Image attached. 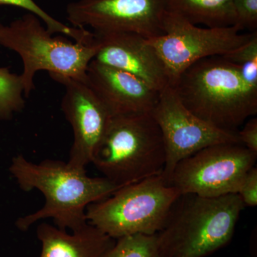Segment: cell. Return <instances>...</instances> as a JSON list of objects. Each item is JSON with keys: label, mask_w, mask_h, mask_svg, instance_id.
Listing matches in <instances>:
<instances>
[{"label": "cell", "mask_w": 257, "mask_h": 257, "mask_svg": "<svg viewBox=\"0 0 257 257\" xmlns=\"http://www.w3.org/2000/svg\"><path fill=\"white\" fill-rule=\"evenodd\" d=\"M191 112L216 128H237L257 114V89L243 80L238 66L223 56L198 61L171 86Z\"/></svg>", "instance_id": "obj_2"}, {"label": "cell", "mask_w": 257, "mask_h": 257, "mask_svg": "<svg viewBox=\"0 0 257 257\" xmlns=\"http://www.w3.org/2000/svg\"><path fill=\"white\" fill-rule=\"evenodd\" d=\"M94 35L96 62L133 74L159 92L170 86L165 64L147 39L131 32Z\"/></svg>", "instance_id": "obj_12"}, {"label": "cell", "mask_w": 257, "mask_h": 257, "mask_svg": "<svg viewBox=\"0 0 257 257\" xmlns=\"http://www.w3.org/2000/svg\"><path fill=\"white\" fill-rule=\"evenodd\" d=\"M167 10L208 28H226L237 23L233 0H167Z\"/></svg>", "instance_id": "obj_15"}, {"label": "cell", "mask_w": 257, "mask_h": 257, "mask_svg": "<svg viewBox=\"0 0 257 257\" xmlns=\"http://www.w3.org/2000/svg\"><path fill=\"white\" fill-rule=\"evenodd\" d=\"M182 195L162 175L124 186L86 209L87 223L114 239L157 234Z\"/></svg>", "instance_id": "obj_6"}, {"label": "cell", "mask_w": 257, "mask_h": 257, "mask_svg": "<svg viewBox=\"0 0 257 257\" xmlns=\"http://www.w3.org/2000/svg\"><path fill=\"white\" fill-rule=\"evenodd\" d=\"M37 236L42 246L39 257H104L116 241L89 223L71 233L42 223Z\"/></svg>", "instance_id": "obj_14"}, {"label": "cell", "mask_w": 257, "mask_h": 257, "mask_svg": "<svg viewBox=\"0 0 257 257\" xmlns=\"http://www.w3.org/2000/svg\"><path fill=\"white\" fill-rule=\"evenodd\" d=\"M104 257H160L157 234H135L120 237Z\"/></svg>", "instance_id": "obj_18"}, {"label": "cell", "mask_w": 257, "mask_h": 257, "mask_svg": "<svg viewBox=\"0 0 257 257\" xmlns=\"http://www.w3.org/2000/svg\"><path fill=\"white\" fill-rule=\"evenodd\" d=\"M92 163L119 188L162 175L165 142L151 113L112 116Z\"/></svg>", "instance_id": "obj_4"}, {"label": "cell", "mask_w": 257, "mask_h": 257, "mask_svg": "<svg viewBox=\"0 0 257 257\" xmlns=\"http://www.w3.org/2000/svg\"><path fill=\"white\" fill-rule=\"evenodd\" d=\"M238 194H182L157 233L160 257H205L231 241L244 209Z\"/></svg>", "instance_id": "obj_3"}, {"label": "cell", "mask_w": 257, "mask_h": 257, "mask_svg": "<svg viewBox=\"0 0 257 257\" xmlns=\"http://www.w3.org/2000/svg\"><path fill=\"white\" fill-rule=\"evenodd\" d=\"M237 23L243 30L251 32L257 29V0H233Z\"/></svg>", "instance_id": "obj_20"}, {"label": "cell", "mask_w": 257, "mask_h": 257, "mask_svg": "<svg viewBox=\"0 0 257 257\" xmlns=\"http://www.w3.org/2000/svg\"><path fill=\"white\" fill-rule=\"evenodd\" d=\"M9 171L20 189L25 192L37 189L45 198L42 209L16 221L17 228L23 231L46 219H53L60 229H78L87 224L88 206L119 189L105 177H89L85 169L74 168L59 160L34 163L18 155L13 157Z\"/></svg>", "instance_id": "obj_1"}, {"label": "cell", "mask_w": 257, "mask_h": 257, "mask_svg": "<svg viewBox=\"0 0 257 257\" xmlns=\"http://www.w3.org/2000/svg\"><path fill=\"white\" fill-rule=\"evenodd\" d=\"M151 114L165 142L166 164L162 176L167 182L180 161L199 150L220 144H241L238 132L216 128L191 112L171 86L160 92Z\"/></svg>", "instance_id": "obj_9"}, {"label": "cell", "mask_w": 257, "mask_h": 257, "mask_svg": "<svg viewBox=\"0 0 257 257\" xmlns=\"http://www.w3.org/2000/svg\"><path fill=\"white\" fill-rule=\"evenodd\" d=\"M50 76L65 89L61 106L74 136L67 164L85 169L92 163L112 116L86 82L65 76Z\"/></svg>", "instance_id": "obj_11"}, {"label": "cell", "mask_w": 257, "mask_h": 257, "mask_svg": "<svg viewBox=\"0 0 257 257\" xmlns=\"http://www.w3.org/2000/svg\"><path fill=\"white\" fill-rule=\"evenodd\" d=\"M238 194L245 206L256 207L257 205V168L253 167L243 179Z\"/></svg>", "instance_id": "obj_21"}, {"label": "cell", "mask_w": 257, "mask_h": 257, "mask_svg": "<svg viewBox=\"0 0 257 257\" xmlns=\"http://www.w3.org/2000/svg\"><path fill=\"white\" fill-rule=\"evenodd\" d=\"M86 83L111 116L151 113L160 94L136 76L94 60L88 66Z\"/></svg>", "instance_id": "obj_13"}, {"label": "cell", "mask_w": 257, "mask_h": 257, "mask_svg": "<svg viewBox=\"0 0 257 257\" xmlns=\"http://www.w3.org/2000/svg\"><path fill=\"white\" fill-rule=\"evenodd\" d=\"M222 56L238 66L245 82L257 89V32L247 42Z\"/></svg>", "instance_id": "obj_19"}, {"label": "cell", "mask_w": 257, "mask_h": 257, "mask_svg": "<svg viewBox=\"0 0 257 257\" xmlns=\"http://www.w3.org/2000/svg\"><path fill=\"white\" fill-rule=\"evenodd\" d=\"M0 45L21 57L25 97L35 89L34 78L40 71L86 82L88 66L98 49L94 41L84 45L52 37L40 19L28 13L9 25L0 23Z\"/></svg>", "instance_id": "obj_5"}, {"label": "cell", "mask_w": 257, "mask_h": 257, "mask_svg": "<svg viewBox=\"0 0 257 257\" xmlns=\"http://www.w3.org/2000/svg\"><path fill=\"white\" fill-rule=\"evenodd\" d=\"M240 143L257 154V118L246 121L241 131L238 132Z\"/></svg>", "instance_id": "obj_22"}, {"label": "cell", "mask_w": 257, "mask_h": 257, "mask_svg": "<svg viewBox=\"0 0 257 257\" xmlns=\"http://www.w3.org/2000/svg\"><path fill=\"white\" fill-rule=\"evenodd\" d=\"M256 157L241 144L212 145L180 161L167 183L181 194L217 197L237 194Z\"/></svg>", "instance_id": "obj_7"}, {"label": "cell", "mask_w": 257, "mask_h": 257, "mask_svg": "<svg viewBox=\"0 0 257 257\" xmlns=\"http://www.w3.org/2000/svg\"><path fill=\"white\" fill-rule=\"evenodd\" d=\"M242 31L237 25L226 28H199L167 10L163 35L147 39V41L165 64L172 86L193 64L207 57L229 53L247 42L256 32Z\"/></svg>", "instance_id": "obj_8"}, {"label": "cell", "mask_w": 257, "mask_h": 257, "mask_svg": "<svg viewBox=\"0 0 257 257\" xmlns=\"http://www.w3.org/2000/svg\"><path fill=\"white\" fill-rule=\"evenodd\" d=\"M167 0H77L66 8L75 28L98 34L131 32L146 39L163 35Z\"/></svg>", "instance_id": "obj_10"}, {"label": "cell", "mask_w": 257, "mask_h": 257, "mask_svg": "<svg viewBox=\"0 0 257 257\" xmlns=\"http://www.w3.org/2000/svg\"><path fill=\"white\" fill-rule=\"evenodd\" d=\"M16 7L26 10L28 13L35 15L45 25V28L51 34L59 33L72 39L76 42L92 45L94 42V35L93 32L84 29L75 28L68 26L47 13L34 0H0V6Z\"/></svg>", "instance_id": "obj_16"}, {"label": "cell", "mask_w": 257, "mask_h": 257, "mask_svg": "<svg viewBox=\"0 0 257 257\" xmlns=\"http://www.w3.org/2000/svg\"><path fill=\"white\" fill-rule=\"evenodd\" d=\"M25 89L21 75L0 67V120H10L25 106Z\"/></svg>", "instance_id": "obj_17"}]
</instances>
